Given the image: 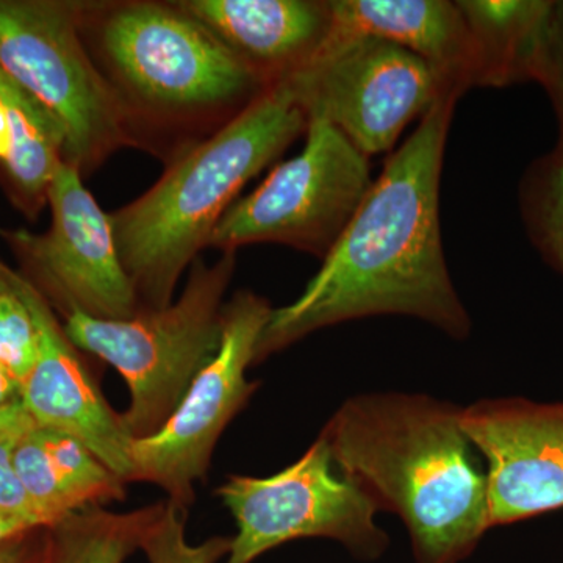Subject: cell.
Returning a JSON list of instances; mask_svg holds the SVG:
<instances>
[{"mask_svg":"<svg viewBox=\"0 0 563 563\" xmlns=\"http://www.w3.org/2000/svg\"><path fill=\"white\" fill-rule=\"evenodd\" d=\"M309 121L282 84L206 139L174 155L154 187L110 214L141 310L165 309L180 277L244 185L272 165Z\"/></svg>","mask_w":563,"mask_h":563,"instance_id":"cell-3","label":"cell"},{"mask_svg":"<svg viewBox=\"0 0 563 563\" xmlns=\"http://www.w3.org/2000/svg\"><path fill=\"white\" fill-rule=\"evenodd\" d=\"M235 266V252H222L213 265L196 258L176 301L131 320L66 318L63 329L77 350L109 363L128 384L131 404L121 418L133 440L161 431L220 350L224 296Z\"/></svg>","mask_w":563,"mask_h":563,"instance_id":"cell-5","label":"cell"},{"mask_svg":"<svg viewBox=\"0 0 563 563\" xmlns=\"http://www.w3.org/2000/svg\"><path fill=\"white\" fill-rule=\"evenodd\" d=\"M2 269L31 310L38 335L35 365L21 384L22 406L35 424L76 437L125 484L133 483V439L121 413L103 398L51 303L20 273L5 263Z\"/></svg>","mask_w":563,"mask_h":563,"instance_id":"cell-13","label":"cell"},{"mask_svg":"<svg viewBox=\"0 0 563 563\" xmlns=\"http://www.w3.org/2000/svg\"><path fill=\"white\" fill-rule=\"evenodd\" d=\"M217 496L236 526L224 563H252L299 539L335 540L361 561H377L390 544L376 523L379 510L336 470L322 435L272 476H229Z\"/></svg>","mask_w":563,"mask_h":563,"instance_id":"cell-9","label":"cell"},{"mask_svg":"<svg viewBox=\"0 0 563 563\" xmlns=\"http://www.w3.org/2000/svg\"><path fill=\"white\" fill-rule=\"evenodd\" d=\"M25 432V431H24ZM22 432L0 435V517H22L51 528L35 509L13 465V451Z\"/></svg>","mask_w":563,"mask_h":563,"instance_id":"cell-23","label":"cell"},{"mask_svg":"<svg viewBox=\"0 0 563 563\" xmlns=\"http://www.w3.org/2000/svg\"><path fill=\"white\" fill-rule=\"evenodd\" d=\"M21 402V385L0 365V410Z\"/></svg>","mask_w":563,"mask_h":563,"instance_id":"cell-28","label":"cell"},{"mask_svg":"<svg viewBox=\"0 0 563 563\" xmlns=\"http://www.w3.org/2000/svg\"><path fill=\"white\" fill-rule=\"evenodd\" d=\"M13 465L47 525L91 507L125 499V484L69 433L33 424L22 432Z\"/></svg>","mask_w":563,"mask_h":563,"instance_id":"cell-16","label":"cell"},{"mask_svg":"<svg viewBox=\"0 0 563 563\" xmlns=\"http://www.w3.org/2000/svg\"><path fill=\"white\" fill-rule=\"evenodd\" d=\"M187 510L166 499L154 520L147 525L140 550L150 563H218L228 558L232 537H211L191 544L185 533Z\"/></svg>","mask_w":563,"mask_h":563,"instance_id":"cell-20","label":"cell"},{"mask_svg":"<svg viewBox=\"0 0 563 563\" xmlns=\"http://www.w3.org/2000/svg\"><path fill=\"white\" fill-rule=\"evenodd\" d=\"M38 335L31 310L7 279L0 262V365L22 384L32 372Z\"/></svg>","mask_w":563,"mask_h":563,"instance_id":"cell-22","label":"cell"},{"mask_svg":"<svg viewBox=\"0 0 563 563\" xmlns=\"http://www.w3.org/2000/svg\"><path fill=\"white\" fill-rule=\"evenodd\" d=\"M0 98L11 121L7 179L14 198L29 213H38L47 202L52 180L65 162L66 133L46 107L0 69Z\"/></svg>","mask_w":563,"mask_h":563,"instance_id":"cell-18","label":"cell"},{"mask_svg":"<svg viewBox=\"0 0 563 563\" xmlns=\"http://www.w3.org/2000/svg\"><path fill=\"white\" fill-rule=\"evenodd\" d=\"M333 38H376L428 62L459 96L477 87L472 33L450 0H329Z\"/></svg>","mask_w":563,"mask_h":563,"instance_id":"cell-15","label":"cell"},{"mask_svg":"<svg viewBox=\"0 0 563 563\" xmlns=\"http://www.w3.org/2000/svg\"><path fill=\"white\" fill-rule=\"evenodd\" d=\"M161 507L158 503L128 514L91 507L69 515L49 528L47 563H124L140 550Z\"/></svg>","mask_w":563,"mask_h":563,"instance_id":"cell-19","label":"cell"},{"mask_svg":"<svg viewBox=\"0 0 563 563\" xmlns=\"http://www.w3.org/2000/svg\"><path fill=\"white\" fill-rule=\"evenodd\" d=\"M525 207L533 239L563 273V150L533 174Z\"/></svg>","mask_w":563,"mask_h":563,"instance_id":"cell-21","label":"cell"},{"mask_svg":"<svg viewBox=\"0 0 563 563\" xmlns=\"http://www.w3.org/2000/svg\"><path fill=\"white\" fill-rule=\"evenodd\" d=\"M35 529L44 528H41L35 521L29 520V518L0 517V544L10 542L22 533L35 531Z\"/></svg>","mask_w":563,"mask_h":563,"instance_id":"cell-27","label":"cell"},{"mask_svg":"<svg viewBox=\"0 0 563 563\" xmlns=\"http://www.w3.org/2000/svg\"><path fill=\"white\" fill-rule=\"evenodd\" d=\"M533 79L542 80L550 88L563 121V3H554Z\"/></svg>","mask_w":563,"mask_h":563,"instance_id":"cell-24","label":"cell"},{"mask_svg":"<svg viewBox=\"0 0 563 563\" xmlns=\"http://www.w3.org/2000/svg\"><path fill=\"white\" fill-rule=\"evenodd\" d=\"M35 424L31 415L24 409L22 402L13 404L7 409L0 410V435L7 433L24 432Z\"/></svg>","mask_w":563,"mask_h":563,"instance_id":"cell-26","label":"cell"},{"mask_svg":"<svg viewBox=\"0 0 563 563\" xmlns=\"http://www.w3.org/2000/svg\"><path fill=\"white\" fill-rule=\"evenodd\" d=\"M81 2L0 0V69L60 122L65 162L84 174L136 146L80 31Z\"/></svg>","mask_w":563,"mask_h":563,"instance_id":"cell-6","label":"cell"},{"mask_svg":"<svg viewBox=\"0 0 563 563\" xmlns=\"http://www.w3.org/2000/svg\"><path fill=\"white\" fill-rule=\"evenodd\" d=\"M80 31L136 146L177 133L184 151L268 88L176 2H81Z\"/></svg>","mask_w":563,"mask_h":563,"instance_id":"cell-4","label":"cell"},{"mask_svg":"<svg viewBox=\"0 0 563 563\" xmlns=\"http://www.w3.org/2000/svg\"><path fill=\"white\" fill-rule=\"evenodd\" d=\"M236 60L279 84L320 51L332 29L329 0H179Z\"/></svg>","mask_w":563,"mask_h":563,"instance_id":"cell-14","label":"cell"},{"mask_svg":"<svg viewBox=\"0 0 563 563\" xmlns=\"http://www.w3.org/2000/svg\"><path fill=\"white\" fill-rule=\"evenodd\" d=\"M461 422L487 462L490 528L563 509V404L483 399Z\"/></svg>","mask_w":563,"mask_h":563,"instance_id":"cell-12","label":"cell"},{"mask_svg":"<svg viewBox=\"0 0 563 563\" xmlns=\"http://www.w3.org/2000/svg\"><path fill=\"white\" fill-rule=\"evenodd\" d=\"M279 84L307 121L333 125L368 158L391 151L407 125L444 96H459L418 55L366 36H328L301 69Z\"/></svg>","mask_w":563,"mask_h":563,"instance_id":"cell-8","label":"cell"},{"mask_svg":"<svg viewBox=\"0 0 563 563\" xmlns=\"http://www.w3.org/2000/svg\"><path fill=\"white\" fill-rule=\"evenodd\" d=\"M272 312L269 302L252 291L235 292L225 302L220 350L161 431L133 440V483L157 485L169 501L188 510L221 433L258 388L247 380L246 369Z\"/></svg>","mask_w":563,"mask_h":563,"instance_id":"cell-10","label":"cell"},{"mask_svg":"<svg viewBox=\"0 0 563 563\" xmlns=\"http://www.w3.org/2000/svg\"><path fill=\"white\" fill-rule=\"evenodd\" d=\"M76 166L63 162L49 188V231L5 232L7 242L31 269L32 284L65 318L131 320L140 312L132 282L122 266L110 214L81 181Z\"/></svg>","mask_w":563,"mask_h":563,"instance_id":"cell-11","label":"cell"},{"mask_svg":"<svg viewBox=\"0 0 563 563\" xmlns=\"http://www.w3.org/2000/svg\"><path fill=\"white\" fill-rule=\"evenodd\" d=\"M35 531L22 533L16 539L0 544V563H38V555L29 544V537Z\"/></svg>","mask_w":563,"mask_h":563,"instance_id":"cell-25","label":"cell"},{"mask_svg":"<svg viewBox=\"0 0 563 563\" xmlns=\"http://www.w3.org/2000/svg\"><path fill=\"white\" fill-rule=\"evenodd\" d=\"M11 141H13V133H11L9 109L0 98V162H7L10 157Z\"/></svg>","mask_w":563,"mask_h":563,"instance_id":"cell-29","label":"cell"},{"mask_svg":"<svg viewBox=\"0 0 563 563\" xmlns=\"http://www.w3.org/2000/svg\"><path fill=\"white\" fill-rule=\"evenodd\" d=\"M459 96L433 103L385 162L346 231L301 295L273 309L254 363L342 322L406 314L463 340L472 320L455 291L440 228V179Z\"/></svg>","mask_w":563,"mask_h":563,"instance_id":"cell-1","label":"cell"},{"mask_svg":"<svg viewBox=\"0 0 563 563\" xmlns=\"http://www.w3.org/2000/svg\"><path fill=\"white\" fill-rule=\"evenodd\" d=\"M477 60V87H504L536 76L553 2L457 0Z\"/></svg>","mask_w":563,"mask_h":563,"instance_id":"cell-17","label":"cell"},{"mask_svg":"<svg viewBox=\"0 0 563 563\" xmlns=\"http://www.w3.org/2000/svg\"><path fill=\"white\" fill-rule=\"evenodd\" d=\"M306 136L302 152L232 203L207 247L276 243L321 261L331 252L372 188L369 158L328 122L310 121Z\"/></svg>","mask_w":563,"mask_h":563,"instance_id":"cell-7","label":"cell"},{"mask_svg":"<svg viewBox=\"0 0 563 563\" xmlns=\"http://www.w3.org/2000/svg\"><path fill=\"white\" fill-rule=\"evenodd\" d=\"M461 417L428 395L368 393L321 432L336 470L401 518L415 563L465 561L490 529L487 477Z\"/></svg>","mask_w":563,"mask_h":563,"instance_id":"cell-2","label":"cell"}]
</instances>
